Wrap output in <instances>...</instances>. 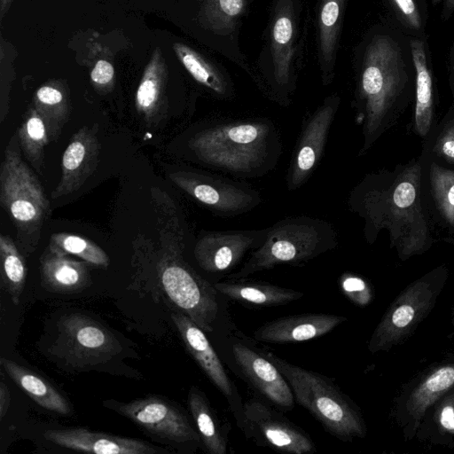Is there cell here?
<instances>
[{"label": "cell", "mask_w": 454, "mask_h": 454, "mask_svg": "<svg viewBox=\"0 0 454 454\" xmlns=\"http://www.w3.org/2000/svg\"><path fill=\"white\" fill-rule=\"evenodd\" d=\"M421 165L411 160L394 171L365 175L348 193L347 206L364 221L372 244L382 230L403 259L425 252L433 242L421 199Z\"/></svg>", "instance_id": "6da1fadb"}, {"label": "cell", "mask_w": 454, "mask_h": 454, "mask_svg": "<svg viewBox=\"0 0 454 454\" xmlns=\"http://www.w3.org/2000/svg\"><path fill=\"white\" fill-rule=\"evenodd\" d=\"M199 163L239 178L266 176L282 155L280 133L263 117L220 119L205 123L186 140Z\"/></svg>", "instance_id": "7a4b0ae2"}, {"label": "cell", "mask_w": 454, "mask_h": 454, "mask_svg": "<svg viewBox=\"0 0 454 454\" xmlns=\"http://www.w3.org/2000/svg\"><path fill=\"white\" fill-rule=\"evenodd\" d=\"M407 82L397 44L387 35L371 38L357 71L353 102L363 136L358 156L364 155L397 120Z\"/></svg>", "instance_id": "3957f363"}, {"label": "cell", "mask_w": 454, "mask_h": 454, "mask_svg": "<svg viewBox=\"0 0 454 454\" xmlns=\"http://www.w3.org/2000/svg\"><path fill=\"white\" fill-rule=\"evenodd\" d=\"M338 244V232L330 222L309 215L286 217L267 227L262 244L230 277L239 279L282 264L301 265Z\"/></svg>", "instance_id": "277c9868"}, {"label": "cell", "mask_w": 454, "mask_h": 454, "mask_svg": "<svg viewBox=\"0 0 454 454\" xmlns=\"http://www.w3.org/2000/svg\"><path fill=\"white\" fill-rule=\"evenodd\" d=\"M284 375L295 401L341 441L365 434L362 418L352 401L329 378L286 362L274 353H262Z\"/></svg>", "instance_id": "5b68a950"}, {"label": "cell", "mask_w": 454, "mask_h": 454, "mask_svg": "<svg viewBox=\"0 0 454 454\" xmlns=\"http://www.w3.org/2000/svg\"><path fill=\"white\" fill-rule=\"evenodd\" d=\"M17 134L5 147L0 171V202L17 229L25 253L36 247L49 215V201L38 178L21 159Z\"/></svg>", "instance_id": "8992f818"}, {"label": "cell", "mask_w": 454, "mask_h": 454, "mask_svg": "<svg viewBox=\"0 0 454 454\" xmlns=\"http://www.w3.org/2000/svg\"><path fill=\"white\" fill-rule=\"evenodd\" d=\"M299 0H274L269 44L261 64L262 87L277 104L288 106L296 89L295 53L297 46Z\"/></svg>", "instance_id": "52a82bcc"}, {"label": "cell", "mask_w": 454, "mask_h": 454, "mask_svg": "<svg viewBox=\"0 0 454 454\" xmlns=\"http://www.w3.org/2000/svg\"><path fill=\"white\" fill-rule=\"evenodd\" d=\"M169 177L197 202L220 217L239 216L262 203L258 190L223 176L180 170L170 174Z\"/></svg>", "instance_id": "ba28073f"}, {"label": "cell", "mask_w": 454, "mask_h": 454, "mask_svg": "<svg viewBox=\"0 0 454 454\" xmlns=\"http://www.w3.org/2000/svg\"><path fill=\"white\" fill-rule=\"evenodd\" d=\"M164 291L181 312L205 332H213L219 305L213 285L180 258L168 261L160 270Z\"/></svg>", "instance_id": "9c48e42d"}, {"label": "cell", "mask_w": 454, "mask_h": 454, "mask_svg": "<svg viewBox=\"0 0 454 454\" xmlns=\"http://www.w3.org/2000/svg\"><path fill=\"white\" fill-rule=\"evenodd\" d=\"M58 355L73 367L82 368L110 360L121 351L115 336L82 314H70L59 323Z\"/></svg>", "instance_id": "30bf717a"}, {"label": "cell", "mask_w": 454, "mask_h": 454, "mask_svg": "<svg viewBox=\"0 0 454 454\" xmlns=\"http://www.w3.org/2000/svg\"><path fill=\"white\" fill-rule=\"evenodd\" d=\"M340 106V97L329 95L305 117L286 173L289 192L305 184L320 162Z\"/></svg>", "instance_id": "8fae6325"}, {"label": "cell", "mask_w": 454, "mask_h": 454, "mask_svg": "<svg viewBox=\"0 0 454 454\" xmlns=\"http://www.w3.org/2000/svg\"><path fill=\"white\" fill-rule=\"evenodd\" d=\"M105 403L162 439L176 443L200 440L187 417L176 405L159 396H147L129 403L107 401Z\"/></svg>", "instance_id": "7c38bea8"}, {"label": "cell", "mask_w": 454, "mask_h": 454, "mask_svg": "<svg viewBox=\"0 0 454 454\" xmlns=\"http://www.w3.org/2000/svg\"><path fill=\"white\" fill-rule=\"evenodd\" d=\"M267 228L202 231L193 255L199 266L208 273H223L233 269L245 254L264 241Z\"/></svg>", "instance_id": "4fadbf2b"}, {"label": "cell", "mask_w": 454, "mask_h": 454, "mask_svg": "<svg viewBox=\"0 0 454 454\" xmlns=\"http://www.w3.org/2000/svg\"><path fill=\"white\" fill-rule=\"evenodd\" d=\"M244 414L258 443L292 454L316 452V445L306 432L262 401L246 402Z\"/></svg>", "instance_id": "5bb4252c"}, {"label": "cell", "mask_w": 454, "mask_h": 454, "mask_svg": "<svg viewBox=\"0 0 454 454\" xmlns=\"http://www.w3.org/2000/svg\"><path fill=\"white\" fill-rule=\"evenodd\" d=\"M197 21L219 39L220 53L249 73L238 44V29L245 15L247 0H196Z\"/></svg>", "instance_id": "9a60e30c"}, {"label": "cell", "mask_w": 454, "mask_h": 454, "mask_svg": "<svg viewBox=\"0 0 454 454\" xmlns=\"http://www.w3.org/2000/svg\"><path fill=\"white\" fill-rule=\"evenodd\" d=\"M432 299L433 290L427 282L418 281L406 289L379 324L370 341V349H384L400 340L426 311Z\"/></svg>", "instance_id": "2e32d148"}, {"label": "cell", "mask_w": 454, "mask_h": 454, "mask_svg": "<svg viewBox=\"0 0 454 454\" xmlns=\"http://www.w3.org/2000/svg\"><path fill=\"white\" fill-rule=\"evenodd\" d=\"M231 349L241 372L263 396L284 410L294 408L292 388L270 359L241 342H234Z\"/></svg>", "instance_id": "e0dca14e"}, {"label": "cell", "mask_w": 454, "mask_h": 454, "mask_svg": "<svg viewBox=\"0 0 454 454\" xmlns=\"http://www.w3.org/2000/svg\"><path fill=\"white\" fill-rule=\"evenodd\" d=\"M101 145L96 132L83 126L75 132L63 153L61 178L51 198L57 199L77 191L93 174L100 154Z\"/></svg>", "instance_id": "ac0fdd59"}, {"label": "cell", "mask_w": 454, "mask_h": 454, "mask_svg": "<svg viewBox=\"0 0 454 454\" xmlns=\"http://www.w3.org/2000/svg\"><path fill=\"white\" fill-rule=\"evenodd\" d=\"M46 440L67 449L97 454H154V446L139 439L90 431L86 428L51 429Z\"/></svg>", "instance_id": "d6986e66"}, {"label": "cell", "mask_w": 454, "mask_h": 454, "mask_svg": "<svg viewBox=\"0 0 454 454\" xmlns=\"http://www.w3.org/2000/svg\"><path fill=\"white\" fill-rule=\"evenodd\" d=\"M346 319L341 316L323 313L286 316L258 327L254 338L278 344L307 341L330 333Z\"/></svg>", "instance_id": "ffe728a7"}, {"label": "cell", "mask_w": 454, "mask_h": 454, "mask_svg": "<svg viewBox=\"0 0 454 454\" xmlns=\"http://www.w3.org/2000/svg\"><path fill=\"white\" fill-rule=\"evenodd\" d=\"M171 318L192 356L210 381L231 399L233 385L210 341L199 325L183 312L172 313Z\"/></svg>", "instance_id": "44dd1931"}, {"label": "cell", "mask_w": 454, "mask_h": 454, "mask_svg": "<svg viewBox=\"0 0 454 454\" xmlns=\"http://www.w3.org/2000/svg\"><path fill=\"white\" fill-rule=\"evenodd\" d=\"M347 0H320L317 15L318 62L322 82L334 77L340 32Z\"/></svg>", "instance_id": "7402d4cb"}, {"label": "cell", "mask_w": 454, "mask_h": 454, "mask_svg": "<svg viewBox=\"0 0 454 454\" xmlns=\"http://www.w3.org/2000/svg\"><path fill=\"white\" fill-rule=\"evenodd\" d=\"M40 271L42 285L53 293L80 292L90 284L86 263L51 247L41 257Z\"/></svg>", "instance_id": "603a6c76"}, {"label": "cell", "mask_w": 454, "mask_h": 454, "mask_svg": "<svg viewBox=\"0 0 454 454\" xmlns=\"http://www.w3.org/2000/svg\"><path fill=\"white\" fill-rule=\"evenodd\" d=\"M168 68L161 50L153 51L145 66L135 96L137 113L147 121H153L162 113L166 103Z\"/></svg>", "instance_id": "cb8c5ba5"}, {"label": "cell", "mask_w": 454, "mask_h": 454, "mask_svg": "<svg viewBox=\"0 0 454 454\" xmlns=\"http://www.w3.org/2000/svg\"><path fill=\"white\" fill-rule=\"evenodd\" d=\"M173 50L190 75L215 98L220 100L233 98V83L221 67L184 43H175Z\"/></svg>", "instance_id": "d4e9b609"}, {"label": "cell", "mask_w": 454, "mask_h": 454, "mask_svg": "<svg viewBox=\"0 0 454 454\" xmlns=\"http://www.w3.org/2000/svg\"><path fill=\"white\" fill-rule=\"evenodd\" d=\"M213 286L218 293L231 300L256 307L278 306L303 296L301 291L261 281H223Z\"/></svg>", "instance_id": "484cf974"}, {"label": "cell", "mask_w": 454, "mask_h": 454, "mask_svg": "<svg viewBox=\"0 0 454 454\" xmlns=\"http://www.w3.org/2000/svg\"><path fill=\"white\" fill-rule=\"evenodd\" d=\"M0 364L9 377L40 406L61 415L71 413L67 399L43 378L4 357Z\"/></svg>", "instance_id": "4316f807"}, {"label": "cell", "mask_w": 454, "mask_h": 454, "mask_svg": "<svg viewBox=\"0 0 454 454\" xmlns=\"http://www.w3.org/2000/svg\"><path fill=\"white\" fill-rule=\"evenodd\" d=\"M411 47L416 72L414 127L417 134L424 137L429 133L434 120L433 80L424 43L414 39Z\"/></svg>", "instance_id": "83f0119b"}, {"label": "cell", "mask_w": 454, "mask_h": 454, "mask_svg": "<svg viewBox=\"0 0 454 454\" xmlns=\"http://www.w3.org/2000/svg\"><path fill=\"white\" fill-rule=\"evenodd\" d=\"M33 103L45 123L49 137L58 139L71 109L67 86L60 80L48 81L36 90Z\"/></svg>", "instance_id": "f1b7e54d"}, {"label": "cell", "mask_w": 454, "mask_h": 454, "mask_svg": "<svg viewBox=\"0 0 454 454\" xmlns=\"http://www.w3.org/2000/svg\"><path fill=\"white\" fill-rule=\"evenodd\" d=\"M188 404L200 438L207 452L225 454L226 435L204 394L196 387H192L189 391Z\"/></svg>", "instance_id": "f546056e"}, {"label": "cell", "mask_w": 454, "mask_h": 454, "mask_svg": "<svg viewBox=\"0 0 454 454\" xmlns=\"http://www.w3.org/2000/svg\"><path fill=\"white\" fill-rule=\"evenodd\" d=\"M454 385V364L439 367L428 375L411 395L407 409L417 424L427 409Z\"/></svg>", "instance_id": "4dcf8cb0"}, {"label": "cell", "mask_w": 454, "mask_h": 454, "mask_svg": "<svg viewBox=\"0 0 454 454\" xmlns=\"http://www.w3.org/2000/svg\"><path fill=\"white\" fill-rule=\"evenodd\" d=\"M17 137L27 160L41 172L43 167L44 148L50 137L43 118L34 106L28 109L23 123L18 129Z\"/></svg>", "instance_id": "1f68e13d"}, {"label": "cell", "mask_w": 454, "mask_h": 454, "mask_svg": "<svg viewBox=\"0 0 454 454\" xmlns=\"http://www.w3.org/2000/svg\"><path fill=\"white\" fill-rule=\"evenodd\" d=\"M0 260L2 283L12 301L18 305L25 286L27 268L17 246L4 234L0 235Z\"/></svg>", "instance_id": "d6a6232c"}, {"label": "cell", "mask_w": 454, "mask_h": 454, "mask_svg": "<svg viewBox=\"0 0 454 454\" xmlns=\"http://www.w3.org/2000/svg\"><path fill=\"white\" fill-rule=\"evenodd\" d=\"M429 183L434 205L445 223L454 228V169L432 161Z\"/></svg>", "instance_id": "836d02e7"}, {"label": "cell", "mask_w": 454, "mask_h": 454, "mask_svg": "<svg viewBox=\"0 0 454 454\" xmlns=\"http://www.w3.org/2000/svg\"><path fill=\"white\" fill-rule=\"evenodd\" d=\"M49 247L67 254H74L85 262L107 267L109 257L97 244L79 235L71 233H54L51 237Z\"/></svg>", "instance_id": "e575fe53"}, {"label": "cell", "mask_w": 454, "mask_h": 454, "mask_svg": "<svg viewBox=\"0 0 454 454\" xmlns=\"http://www.w3.org/2000/svg\"><path fill=\"white\" fill-rule=\"evenodd\" d=\"M111 52L99 43L89 48L90 78L93 87L100 93L111 91L115 82V69Z\"/></svg>", "instance_id": "d590c367"}, {"label": "cell", "mask_w": 454, "mask_h": 454, "mask_svg": "<svg viewBox=\"0 0 454 454\" xmlns=\"http://www.w3.org/2000/svg\"><path fill=\"white\" fill-rule=\"evenodd\" d=\"M340 286L352 302L359 306L366 305L371 300V290L360 277L345 273L340 278Z\"/></svg>", "instance_id": "8d00e7d4"}, {"label": "cell", "mask_w": 454, "mask_h": 454, "mask_svg": "<svg viewBox=\"0 0 454 454\" xmlns=\"http://www.w3.org/2000/svg\"><path fill=\"white\" fill-rule=\"evenodd\" d=\"M433 153L443 161L454 164V117L442 124L434 140Z\"/></svg>", "instance_id": "74e56055"}, {"label": "cell", "mask_w": 454, "mask_h": 454, "mask_svg": "<svg viewBox=\"0 0 454 454\" xmlns=\"http://www.w3.org/2000/svg\"><path fill=\"white\" fill-rule=\"evenodd\" d=\"M389 2L408 27L415 30L421 28L422 20L415 0H389Z\"/></svg>", "instance_id": "f35d334b"}, {"label": "cell", "mask_w": 454, "mask_h": 454, "mask_svg": "<svg viewBox=\"0 0 454 454\" xmlns=\"http://www.w3.org/2000/svg\"><path fill=\"white\" fill-rule=\"evenodd\" d=\"M438 419L442 428L454 434V394L442 402L438 412Z\"/></svg>", "instance_id": "ab89813d"}, {"label": "cell", "mask_w": 454, "mask_h": 454, "mask_svg": "<svg viewBox=\"0 0 454 454\" xmlns=\"http://www.w3.org/2000/svg\"><path fill=\"white\" fill-rule=\"evenodd\" d=\"M11 395L8 387L0 382V419H3L10 406Z\"/></svg>", "instance_id": "60d3db41"}, {"label": "cell", "mask_w": 454, "mask_h": 454, "mask_svg": "<svg viewBox=\"0 0 454 454\" xmlns=\"http://www.w3.org/2000/svg\"><path fill=\"white\" fill-rule=\"evenodd\" d=\"M454 12V0H444L442 17L446 20H448Z\"/></svg>", "instance_id": "b9f144b4"}, {"label": "cell", "mask_w": 454, "mask_h": 454, "mask_svg": "<svg viewBox=\"0 0 454 454\" xmlns=\"http://www.w3.org/2000/svg\"><path fill=\"white\" fill-rule=\"evenodd\" d=\"M14 0H0V19L2 20L9 11Z\"/></svg>", "instance_id": "7bdbcfd3"}, {"label": "cell", "mask_w": 454, "mask_h": 454, "mask_svg": "<svg viewBox=\"0 0 454 454\" xmlns=\"http://www.w3.org/2000/svg\"><path fill=\"white\" fill-rule=\"evenodd\" d=\"M450 64H451V74L454 81V49L451 51V58H450Z\"/></svg>", "instance_id": "ee69618b"}]
</instances>
